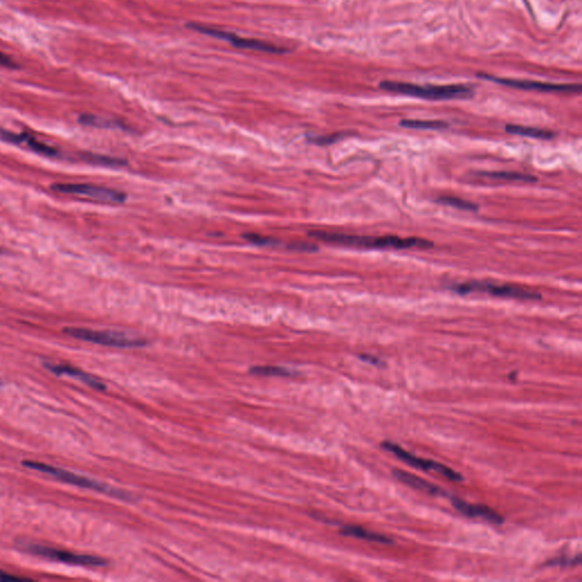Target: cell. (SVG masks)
Returning <instances> with one entry per match:
<instances>
[{"label": "cell", "mask_w": 582, "mask_h": 582, "mask_svg": "<svg viewBox=\"0 0 582 582\" xmlns=\"http://www.w3.org/2000/svg\"><path fill=\"white\" fill-rule=\"evenodd\" d=\"M309 236L325 243L334 245L356 247V248L373 249H409L430 248L434 246L430 240L420 238H400L396 236H349V234H334L325 231H311Z\"/></svg>", "instance_id": "6da1fadb"}, {"label": "cell", "mask_w": 582, "mask_h": 582, "mask_svg": "<svg viewBox=\"0 0 582 582\" xmlns=\"http://www.w3.org/2000/svg\"><path fill=\"white\" fill-rule=\"evenodd\" d=\"M380 88L395 94H406L423 99L446 100L472 97L473 90L467 85H418L405 82L383 81Z\"/></svg>", "instance_id": "7a4b0ae2"}, {"label": "cell", "mask_w": 582, "mask_h": 582, "mask_svg": "<svg viewBox=\"0 0 582 582\" xmlns=\"http://www.w3.org/2000/svg\"><path fill=\"white\" fill-rule=\"evenodd\" d=\"M22 465L31 470L39 471V472L45 473L48 476H54L56 479L61 480L65 483H70V485H76L80 488L92 489V490L98 491V492H103V494L108 495L112 497L120 498L123 500H132L134 496L127 494L125 491L120 490V489L113 488L111 485H105L97 480L90 479L87 476H79L76 473L70 472V471L63 470L59 467H52L48 464L40 463L36 461H23Z\"/></svg>", "instance_id": "3957f363"}, {"label": "cell", "mask_w": 582, "mask_h": 582, "mask_svg": "<svg viewBox=\"0 0 582 582\" xmlns=\"http://www.w3.org/2000/svg\"><path fill=\"white\" fill-rule=\"evenodd\" d=\"M63 332L76 339L116 348H138L147 345L146 340L131 338L112 331L90 330L85 327H65Z\"/></svg>", "instance_id": "277c9868"}, {"label": "cell", "mask_w": 582, "mask_h": 582, "mask_svg": "<svg viewBox=\"0 0 582 582\" xmlns=\"http://www.w3.org/2000/svg\"><path fill=\"white\" fill-rule=\"evenodd\" d=\"M453 290L457 294H467L471 292H485L496 297L516 298V299L537 300L541 296L536 291L518 288L516 285H496L490 282H467L462 285H454Z\"/></svg>", "instance_id": "5b68a950"}, {"label": "cell", "mask_w": 582, "mask_h": 582, "mask_svg": "<svg viewBox=\"0 0 582 582\" xmlns=\"http://www.w3.org/2000/svg\"><path fill=\"white\" fill-rule=\"evenodd\" d=\"M52 189L62 194H76L104 204H122L127 200V194L122 191L87 183H56L52 185Z\"/></svg>", "instance_id": "8992f818"}, {"label": "cell", "mask_w": 582, "mask_h": 582, "mask_svg": "<svg viewBox=\"0 0 582 582\" xmlns=\"http://www.w3.org/2000/svg\"><path fill=\"white\" fill-rule=\"evenodd\" d=\"M188 29L198 31L200 34H208L213 38H218V39L225 40L227 43L234 45L236 48L249 49V50H256V52H271V54H285L288 52L285 48H280L278 45H271V43H264L261 40L245 39L241 36H236V34H230V32H225V31L216 30L214 27H204V25L196 24V23H189L187 24Z\"/></svg>", "instance_id": "52a82bcc"}, {"label": "cell", "mask_w": 582, "mask_h": 582, "mask_svg": "<svg viewBox=\"0 0 582 582\" xmlns=\"http://www.w3.org/2000/svg\"><path fill=\"white\" fill-rule=\"evenodd\" d=\"M27 552L31 554L43 556L49 558L52 561L62 562V563L73 564V565H81V567H100L107 565L106 560L91 555H80L76 553L66 552L61 549L50 548L47 546L36 545V544H27L23 546Z\"/></svg>", "instance_id": "ba28073f"}, {"label": "cell", "mask_w": 582, "mask_h": 582, "mask_svg": "<svg viewBox=\"0 0 582 582\" xmlns=\"http://www.w3.org/2000/svg\"><path fill=\"white\" fill-rule=\"evenodd\" d=\"M381 447L385 449L387 452L392 453L395 456H397L402 461L409 464V467H416L418 470L434 471L440 476H445L447 479L452 480L454 482H460L463 480V476L456 471L452 470L450 467H446L443 464L438 463V462L431 461V460L416 457L414 455L409 454L405 449L402 448L400 446L391 443V441H383V443H381Z\"/></svg>", "instance_id": "9c48e42d"}, {"label": "cell", "mask_w": 582, "mask_h": 582, "mask_svg": "<svg viewBox=\"0 0 582 582\" xmlns=\"http://www.w3.org/2000/svg\"><path fill=\"white\" fill-rule=\"evenodd\" d=\"M480 78L495 82L498 85H506L511 88L522 89V90H534L539 92H558V94H579L581 87L579 85H553L545 82L531 81V80L505 79L496 76L480 74Z\"/></svg>", "instance_id": "30bf717a"}, {"label": "cell", "mask_w": 582, "mask_h": 582, "mask_svg": "<svg viewBox=\"0 0 582 582\" xmlns=\"http://www.w3.org/2000/svg\"><path fill=\"white\" fill-rule=\"evenodd\" d=\"M452 505L458 512L470 518H481L483 521L489 522L492 525H499L504 522L503 516H500L497 512L490 507L480 505V504H470L458 497H453Z\"/></svg>", "instance_id": "8fae6325"}, {"label": "cell", "mask_w": 582, "mask_h": 582, "mask_svg": "<svg viewBox=\"0 0 582 582\" xmlns=\"http://www.w3.org/2000/svg\"><path fill=\"white\" fill-rule=\"evenodd\" d=\"M43 367L52 371L56 376H65L74 378V379L80 380L85 385H88L91 388L97 389V390H105L106 385H104L103 382L98 380L97 378L90 376L88 373L83 372V371L78 370L76 367H67V365H57V364H50L45 362Z\"/></svg>", "instance_id": "7c38bea8"}, {"label": "cell", "mask_w": 582, "mask_h": 582, "mask_svg": "<svg viewBox=\"0 0 582 582\" xmlns=\"http://www.w3.org/2000/svg\"><path fill=\"white\" fill-rule=\"evenodd\" d=\"M392 474H394L395 478H397L400 482H403L405 485H409L411 488L425 491L427 494L432 495V496H443V497L447 496V492L443 489L438 487V485H432L430 482H427V480L422 479L420 476H414V474H411V473L406 472V471L395 469L392 471Z\"/></svg>", "instance_id": "4fadbf2b"}, {"label": "cell", "mask_w": 582, "mask_h": 582, "mask_svg": "<svg viewBox=\"0 0 582 582\" xmlns=\"http://www.w3.org/2000/svg\"><path fill=\"white\" fill-rule=\"evenodd\" d=\"M343 536L354 537L357 539L367 540V541H373V543L385 544V545H391L394 543V540L385 536V534H376L372 531L367 530L364 527H356V525H343L339 531Z\"/></svg>", "instance_id": "5bb4252c"}, {"label": "cell", "mask_w": 582, "mask_h": 582, "mask_svg": "<svg viewBox=\"0 0 582 582\" xmlns=\"http://www.w3.org/2000/svg\"><path fill=\"white\" fill-rule=\"evenodd\" d=\"M505 130L511 134L529 136V138H536V139L540 140L553 139L555 136L552 131L543 130V129H538V127H523V125H509L505 127Z\"/></svg>", "instance_id": "9a60e30c"}, {"label": "cell", "mask_w": 582, "mask_h": 582, "mask_svg": "<svg viewBox=\"0 0 582 582\" xmlns=\"http://www.w3.org/2000/svg\"><path fill=\"white\" fill-rule=\"evenodd\" d=\"M79 122L83 125L101 127V129H125V125H121L120 122L99 118V116L89 115V114L80 116Z\"/></svg>", "instance_id": "2e32d148"}, {"label": "cell", "mask_w": 582, "mask_h": 582, "mask_svg": "<svg viewBox=\"0 0 582 582\" xmlns=\"http://www.w3.org/2000/svg\"><path fill=\"white\" fill-rule=\"evenodd\" d=\"M400 127L407 129H420V130H443L448 127L443 121H423V120H403L400 121Z\"/></svg>", "instance_id": "e0dca14e"}, {"label": "cell", "mask_w": 582, "mask_h": 582, "mask_svg": "<svg viewBox=\"0 0 582 582\" xmlns=\"http://www.w3.org/2000/svg\"><path fill=\"white\" fill-rule=\"evenodd\" d=\"M479 176H487L490 179L506 180V181L536 182V176H527L516 172H481Z\"/></svg>", "instance_id": "ac0fdd59"}, {"label": "cell", "mask_w": 582, "mask_h": 582, "mask_svg": "<svg viewBox=\"0 0 582 582\" xmlns=\"http://www.w3.org/2000/svg\"><path fill=\"white\" fill-rule=\"evenodd\" d=\"M249 373L254 376H294L297 373L281 367H253Z\"/></svg>", "instance_id": "d6986e66"}, {"label": "cell", "mask_w": 582, "mask_h": 582, "mask_svg": "<svg viewBox=\"0 0 582 582\" xmlns=\"http://www.w3.org/2000/svg\"><path fill=\"white\" fill-rule=\"evenodd\" d=\"M85 161L90 162L92 164H98V165H105V166H123L127 165V162L120 158L107 157V156H100V155L85 154Z\"/></svg>", "instance_id": "ffe728a7"}, {"label": "cell", "mask_w": 582, "mask_h": 582, "mask_svg": "<svg viewBox=\"0 0 582 582\" xmlns=\"http://www.w3.org/2000/svg\"><path fill=\"white\" fill-rule=\"evenodd\" d=\"M436 201L447 206L455 207V208L464 209V211H476L478 206L476 204L467 201V200L461 199L457 197H441L436 199Z\"/></svg>", "instance_id": "44dd1931"}, {"label": "cell", "mask_w": 582, "mask_h": 582, "mask_svg": "<svg viewBox=\"0 0 582 582\" xmlns=\"http://www.w3.org/2000/svg\"><path fill=\"white\" fill-rule=\"evenodd\" d=\"M243 238L248 240L249 243H255V245L257 246H276L279 243V240L271 239V238L258 236V234H245Z\"/></svg>", "instance_id": "7402d4cb"}, {"label": "cell", "mask_w": 582, "mask_h": 582, "mask_svg": "<svg viewBox=\"0 0 582 582\" xmlns=\"http://www.w3.org/2000/svg\"><path fill=\"white\" fill-rule=\"evenodd\" d=\"M581 562V556L578 555L576 558H570L567 560L565 558H558V560H552V561L547 562L546 567H567V565H578Z\"/></svg>", "instance_id": "603a6c76"}, {"label": "cell", "mask_w": 582, "mask_h": 582, "mask_svg": "<svg viewBox=\"0 0 582 582\" xmlns=\"http://www.w3.org/2000/svg\"><path fill=\"white\" fill-rule=\"evenodd\" d=\"M343 138V134H334L330 136H313L311 138L312 143H318V145H329V143H336V140Z\"/></svg>", "instance_id": "cb8c5ba5"}, {"label": "cell", "mask_w": 582, "mask_h": 582, "mask_svg": "<svg viewBox=\"0 0 582 582\" xmlns=\"http://www.w3.org/2000/svg\"><path fill=\"white\" fill-rule=\"evenodd\" d=\"M358 357L361 358L362 361L370 363L371 365H374V367H383V362L380 358L373 356V355L362 354Z\"/></svg>", "instance_id": "d4e9b609"}, {"label": "cell", "mask_w": 582, "mask_h": 582, "mask_svg": "<svg viewBox=\"0 0 582 582\" xmlns=\"http://www.w3.org/2000/svg\"><path fill=\"white\" fill-rule=\"evenodd\" d=\"M0 65H1V66L10 67V69H13V67H17L15 62L12 61V58L8 57V56H6L5 54H1V52H0Z\"/></svg>", "instance_id": "484cf974"}, {"label": "cell", "mask_w": 582, "mask_h": 582, "mask_svg": "<svg viewBox=\"0 0 582 582\" xmlns=\"http://www.w3.org/2000/svg\"><path fill=\"white\" fill-rule=\"evenodd\" d=\"M21 580L27 579H23V578H20V576H12L9 573L0 571V581H21Z\"/></svg>", "instance_id": "4316f807"}]
</instances>
